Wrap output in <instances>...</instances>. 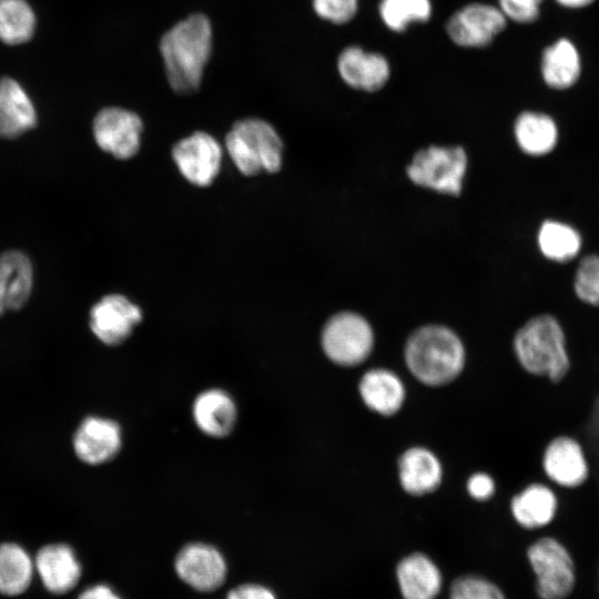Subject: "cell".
<instances>
[{
  "mask_svg": "<svg viewBox=\"0 0 599 599\" xmlns=\"http://www.w3.org/2000/svg\"><path fill=\"white\" fill-rule=\"evenodd\" d=\"M160 51L171 88L179 93L196 90L212 51L207 17L194 13L174 24L162 35Z\"/></svg>",
  "mask_w": 599,
  "mask_h": 599,
  "instance_id": "6da1fadb",
  "label": "cell"
},
{
  "mask_svg": "<svg viewBox=\"0 0 599 599\" xmlns=\"http://www.w3.org/2000/svg\"><path fill=\"white\" fill-rule=\"evenodd\" d=\"M512 349L520 368L536 377L558 382L570 367L567 336L559 318L539 313L518 327Z\"/></svg>",
  "mask_w": 599,
  "mask_h": 599,
  "instance_id": "7a4b0ae2",
  "label": "cell"
},
{
  "mask_svg": "<svg viewBox=\"0 0 599 599\" xmlns=\"http://www.w3.org/2000/svg\"><path fill=\"white\" fill-rule=\"evenodd\" d=\"M407 368L423 384L453 382L465 366L466 352L459 336L441 324H425L408 336L404 347Z\"/></svg>",
  "mask_w": 599,
  "mask_h": 599,
  "instance_id": "3957f363",
  "label": "cell"
},
{
  "mask_svg": "<svg viewBox=\"0 0 599 599\" xmlns=\"http://www.w3.org/2000/svg\"><path fill=\"white\" fill-rule=\"evenodd\" d=\"M539 599H568L578 580L572 550L556 535H542L526 550Z\"/></svg>",
  "mask_w": 599,
  "mask_h": 599,
  "instance_id": "277c9868",
  "label": "cell"
},
{
  "mask_svg": "<svg viewBox=\"0 0 599 599\" xmlns=\"http://www.w3.org/2000/svg\"><path fill=\"white\" fill-rule=\"evenodd\" d=\"M225 145L234 164L245 175L281 169L283 144L266 121L251 118L236 122L226 135Z\"/></svg>",
  "mask_w": 599,
  "mask_h": 599,
  "instance_id": "5b68a950",
  "label": "cell"
},
{
  "mask_svg": "<svg viewBox=\"0 0 599 599\" xmlns=\"http://www.w3.org/2000/svg\"><path fill=\"white\" fill-rule=\"evenodd\" d=\"M467 170L464 146L435 144L417 150L405 169L413 184L450 196L461 194Z\"/></svg>",
  "mask_w": 599,
  "mask_h": 599,
  "instance_id": "8992f818",
  "label": "cell"
},
{
  "mask_svg": "<svg viewBox=\"0 0 599 599\" xmlns=\"http://www.w3.org/2000/svg\"><path fill=\"white\" fill-rule=\"evenodd\" d=\"M374 329L369 322L352 311L331 316L321 335L325 355L342 366H356L366 361L374 348Z\"/></svg>",
  "mask_w": 599,
  "mask_h": 599,
  "instance_id": "52a82bcc",
  "label": "cell"
},
{
  "mask_svg": "<svg viewBox=\"0 0 599 599\" xmlns=\"http://www.w3.org/2000/svg\"><path fill=\"white\" fill-rule=\"evenodd\" d=\"M506 17L497 7L469 3L456 11L446 23L449 39L459 47L483 48L506 27Z\"/></svg>",
  "mask_w": 599,
  "mask_h": 599,
  "instance_id": "ba28073f",
  "label": "cell"
},
{
  "mask_svg": "<svg viewBox=\"0 0 599 599\" xmlns=\"http://www.w3.org/2000/svg\"><path fill=\"white\" fill-rule=\"evenodd\" d=\"M142 129L138 114L118 106L102 109L93 120L97 144L122 160L132 158L139 151Z\"/></svg>",
  "mask_w": 599,
  "mask_h": 599,
  "instance_id": "9c48e42d",
  "label": "cell"
},
{
  "mask_svg": "<svg viewBox=\"0 0 599 599\" xmlns=\"http://www.w3.org/2000/svg\"><path fill=\"white\" fill-rule=\"evenodd\" d=\"M174 569L185 585L201 592L220 588L227 573L223 555L215 547L202 542L184 546L175 558Z\"/></svg>",
  "mask_w": 599,
  "mask_h": 599,
  "instance_id": "30bf717a",
  "label": "cell"
},
{
  "mask_svg": "<svg viewBox=\"0 0 599 599\" xmlns=\"http://www.w3.org/2000/svg\"><path fill=\"white\" fill-rule=\"evenodd\" d=\"M541 468L549 485L560 488L578 487L589 475L583 447L568 435L548 441L541 455Z\"/></svg>",
  "mask_w": 599,
  "mask_h": 599,
  "instance_id": "8fae6325",
  "label": "cell"
},
{
  "mask_svg": "<svg viewBox=\"0 0 599 599\" xmlns=\"http://www.w3.org/2000/svg\"><path fill=\"white\" fill-rule=\"evenodd\" d=\"M172 156L186 180L195 185L206 186L220 171L222 149L212 135L195 132L175 144Z\"/></svg>",
  "mask_w": 599,
  "mask_h": 599,
  "instance_id": "7c38bea8",
  "label": "cell"
},
{
  "mask_svg": "<svg viewBox=\"0 0 599 599\" xmlns=\"http://www.w3.org/2000/svg\"><path fill=\"white\" fill-rule=\"evenodd\" d=\"M139 306L120 294H110L98 301L90 311V328L105 345L124 342L141 321Z\"/></svg>",
  "mask_w": 599,
  "mask_h": 599,
  "instance_id": "4fadbf2b",
  "label": "cell"
},
{
  "mask_svg": "<svg viewBox=\"0 0 599 599\" xmlns=\"http://www.w3.org/2000/svg\"><path fill=\"white\" fill-rule=\"evenodd\" d=\"M559 499L554 487L531 481L518 490L510 500V512L516 524L526 530H542L557 517Z\"/></svg>",
  "mask_w": 599,
  "mask_h": 599,
  "instance_id": "5bb4252c",
  "label": "cell"
},
{
  "mask_svg": "<svg viewBox=\"0 0 599 599\" xmlns=\"http://www.w3.org/2000/svg\"><path fill=\"white\" fill-rule=\"evenodd\" d=\"M121 447L119 425L106 418L90 416L81 422L73 436L77 457L89 465L112 459Z\"/></svg>",
  "mask_w": 599,
  "mask_h": 599,
  "instance_id": "9a60e30c",
  "label": "cell"
},
{
  "mask_svg": "<svg viewBox=\"0 0 599 599\" xmlns=\"http://www.w3.org/2000/svg\"><path fill=\"white\" fill-rule=\"evenodd\" d=\"M337 69L347 85L366 92L380 90L390 75L389 63L383 54L368 52L356 45L347 47L341 52Z\"/></svg>",
  "mask_w": 599,
  "mask_h": 599,
  "instance_id": "2e32d148",
  "label": "cell"
},
{
  "mask_svg": "<svg viewBox=\"0 0 599 599\" xmlns=\"http://www.w3.org/2000/svg\"><path fill=\"white\" fill-rule=\"evenodd\" d=\"M395 575L404 599H436L441 590V572L433 559L423 552L402 558Z\"/></svg>",
  "mask_w": 599,
  "mask_h": 599,
  "instance_id": "e0dca14e",
  "label": "cell"
},
{
  "mask_svg": "<svg viewBox=\"0 0 599 599\" xmlns=\"http://www.w3.org/2000/svg\"><path fill=\"white\" fill-rule=\"evenodd\" d=\"M33 271L29 257L18 250L0 254V315L20 309L29 300Z\"/></svg>",
  "mask_w": 599,
  "mask_h": 599,
  "instance_id": "ac0fdd59",
  "label": "cell"
},
{
  "mask_svg": "<svg viewBox=\"0 0 599 599\" xmlns=\"http://www.w3.org/2000/svg\"><path fill=\"white\" fill-rule=\"evenodd\" d=\"M398 477L406 493L423 496L439 487L443 467L437 456L429 449L410 447L399 457Z\"/></svg>",
  "mask_w": 599,
  "mask_h": 599,
  "instance_id": "d6986e66",
  "label": "cell"
},
{
  "mask_svg": "<svg viewBox=\"0 0 599 599\" xmlns=\"http://www.w3.org/2000/svg\"><path fill=\"white\" fill-rule=\"evenodd\" d=\"M35 568L45 588L54 593L71 590L81 576L73 550L63 544L42 547L35 557Z\"/></svg>",
  "mask_w": 599,
  "mask_h": 599,
  "instance_id": "ffe728a7",
  "label": "cell"
},
{
  "mask_svg": "<svg viewBox=\"0 0 599 599\" xmlns=\"http://www.w3.org/2000/svg\"><path fill=\"white\" fill-rule=\"evenodd\" d=\"M358 392L364 404L383 416L396 414L405 400L402 379L386 368L367 370L359 380Z\"/></svg>",
  "mask_w": 599,
  "mask_h": 599,
  "instance_id": "44dd1931",
  "label": "cell"
},
{
  "mask_svg": "<svg viewBox=\"0 0 599 599\" xmlns=\"http://www.w3.org/2000/svg\"><path fill=\"white\" fill-rule=\"evenodd\" d=\"M544 82L555 90L572 88L581 74V57L576 44L568 38H560L542 52L540 63Z\"/></svg>",
  "mask_w": 599,
  "mask_h": 599,
  "instance_id": "7402d4cb",
  "label": "cell"
},
{
  "mask_svg": "<svg viewBox=\"0 0 599 599\" xmlns=\"http://www.w3.org/2000/svg\"><path fill=\"white\" fill-rule=\"evenodd\" d=\"M34 106L22 89L11 78L0 80V138H17L35 126Z\"/></svg>",
  "mask_w": 599,
  "mask_h": 599,
  "instance_id": "603a6c76",
  "label": "cell"
},
{
  "mask_svg": "<svg viewBox=\"0 0 599 599\" xmlns=\"http://www.w3.org/2000/svg\"><path fill=\"white\" fill-rule=\"evenodd\" d=\"M514 136L521 152L530 156H544L556 148L559 130L549 114L530 110L516 118Z\"/></svg>",
  "mask_w": 599,
  "mask_h": 599,
  "instance_id": "cb8c5ba5",
  "label": "cell"
},
{
  "mask_svg": "<svg viewBox=\"0 0 599 599\" xmlns=\"http://www.w3.org/2000/svg\"><path fill=\"white\" fill-rule=\"evenodd\" d=\"M193 416L203 433L222 437L227 435L234 426L236 407L224 390L209 389L196 397Z\"/></svg>",
  "mask_w": 599,
  "mask_h": 599,
  "instance_id": "d4e9b609",
  "label": "cell"
},
{
  "mask_svg": "<svg viewBox=\"0 0 599 599\" xmlns=\"http://www.w3.org/2000/svg\"><path fill=\"white\" fill-rule=\"evenodd\" d=\"M537 245L547 260L567 263L579 254L582 238L571 225L557 220H546L537 232Z\"/></svg>",
  "mask_w": 599,
  "mask_h": 599,
  "instance_id": "484cf974",
  "label": "cell"
},
{
  "mask_svg": "<svg viewBox=\"0 0 599 599\" xmlns=\"http://www.w3.org/2000/svg\"><path fill=\"white\" fill-rule=\"evenodd\" d=\"M32 572V560L22 547L13 542L0 545V592L9 596L23 592Z\"/></svg>",
  "mask_w": 599,
  "mask_h": 599,
  "instance_id": "4316f807",
  "label": "cell"
},
{
  "mask_svg": "<svg viewBox=\"0 0 599 599\" xmlns=\"http://www.w3.org/2000/svg\"><path fill=\"white\" fill-rule=\"evenodd\" d=\"M35 28L34 13L26 0H0V40L7 44L27 42Z\"/></svg>",
  "mask_w": 599,
  "mask_h": 599,
  "instance_id": "83f0119b",
  "label": "cell"
},
{
  "mask_svg": "<svg viewBox=\"0 0 599 599\" xmlns=\"http://www.w3.org/2000/svg\"><path fill=\"white\" fill-rule=\"evenodd\" d=\"M379 16L384 24L403 32L413 22H426L432 16L430 0H380Z\"/></svg>",
  "mask_w": 599,
  "mask_h": 599,
  "instance_id": "f1b7e54d",
  "label": "cell"
},
{
  "mask_svg": "<svg viewBox=\"0 0 599 599\" xmlns=\"http://www.w3.org/2000/svg\"><path fill=\"white\" fill-rule=\"evenodd\" d=\"M573 293L586 306L599 308V254L586 255L578 264Z\"/></svg>",
  "mask_w": 599,
  "mask_h": 599,
  "instance_id": "f546056e",
  "label": "cell"
},
{
  "mask_svg": "<svg viewBox=\"0 0 599 599\" xmlns=\"http://www.w3.org/2000/svg\"><path fill=\"white\" fill-rule=\"evenodd\" d=\"M449 599H506V596L493 581L480 576L466 575L454 580Z\"/></svg>",
  "mask_w": 599,
  "mask_h": 599,
  "instance_id": "4dcf8cb0",
  "label": "cell"
},
{
  "mask_svg": "<svg viewBox=\"0 0 599 599\" xmlns=\"http://www.w3.org/2000/svg\"><path fill=\"white\" fill-rule=\"evenodd\" d=\"M358 0H313L318 17L333 23L348 22L356 14Z\"/></svg>",
  "mask_w": 599,
  "mask_h": 599,
  "instance_id": "1f68e13d",
  "label": "cell"
},
{
  "mask_svg": "<svg viewBox=\"0 0 599 599\" xmlns=\"http://www.w3.org/2000/svg\"><path fill=\"white\" fill-rule=\"evenodd\" d=\"M544 0H499V9L506 18L518 23H531L540 14Z\"/></svg>",
  "mask_w": 599,
  "mask_h": 599,
  "instance_id": "d6a6232c",
  "label": "cell"
},
{
  "mask_svg": "<svg viewBox=\"0 0 599 599\" xmlns=\"http://www.w3.org/2000/svg\"><path fill=\"white\" fill-rule=\"evenodd\" d=\"M467 491L474 499L486 500L495 491V481L486 473H476L467 481Z\"/></svg>",
  "mask_w": 599,
  "mask_h": 599,
  "instance_id": "836d02e7",
  "label": "cell"
},
{
  "mask_svg": "<svg viewBox=\"0 0 599 599\" xmlns=\"http://www.w3.org/2000/svg\"><path fill=\"white\" fill-rule=\"evenodd\" d=\"M225 599H276V596L265 586L244 583L231 589Z\"/></svg>",
  "mask_w": 599,
  "mask_h": 599,
  "instance_id": "e575fe53",
  "label": "cell"
},
{
  "mask_svg": "<svg viewBox=\"0 0 599 599\" xmlns=\"http://www.w3.org/2000/svg\"><path fill=\"white\" fill-rule=\"evenodd\" d=\"M78 599H121V597L106 585H94L81 592Z\"/></svg>",
  "mask_w": 599,
  "mask_h": 599,
  "instance_id": "d590c367",
  "label": "cell"
},
{
  "mask_svg": "<svg viewBox=\"0 0 599 599\" xmlns=\"http://www.w3.org/2000/svg\"><path fill=\"white\" fill-rule=\"evenodd\" d=\"M555 1L561 7L567 8V9H582L590 6L596 0H555Z\"/></svg>",
  "mask_w": 599,
  "mask_h": 599,
  "instance_id": "8d00e7d4",
  "label": "cell"
},
{
  "mask_svg": "<svg viewBox=\"0 0 599 599\" xmlns=\"http://www.w3.org/2000/svg\"><path fill=\"white\" fill-rule=\"evenodd\" d=\"M598 588H599V565H598Z\"/></svg>",
  "mask_w": 599,
  "mask_h": 599,
  "instance_id": "74e56055",
  "label": "cell"
}]
</instances>
